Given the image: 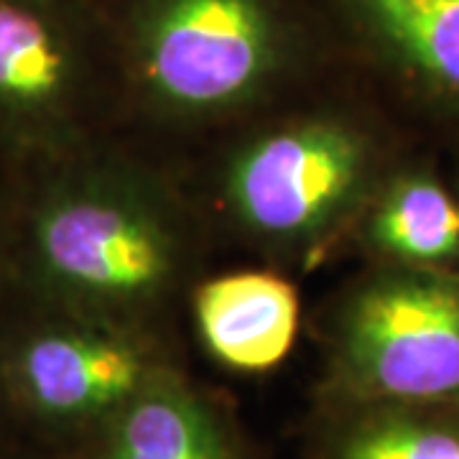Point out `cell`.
<instances>
[{
    "instance_id": "6da1fadb",
    "label": "cell",
    "mask_w": 459,
    "mask_h": 459,
    "mask_svg": "<svg viewBox=\"0 0 459 459\" xmlns=\"http://www.w3.org/2000/svg\"><path fill=\"white\" fill-rule=\"evenodd\" d=\"M11 228L8 279L39 307L153 294L169 273V240L131 202L69 179L41 181Z\"/></svg>"
},
{
    "instance_id": "7a4b0ae2",
    "label": "cell",
    "mask_w": 459,
    "mask_h": 459,
    "mask_svg": "<svg viewBox=\"0 0 459 459\" xmlns=\"http://www.w3.org/2000/svg\"><path fill=\"white\" fill-rule=\"evenodd\" d=\"M340 370L358 403L459 406V283L385 279L347 314Z\"/></svg>"
},
{
    "instance_id": "ba28073f",
    "label": "cell",
    "mask_w": 459,
    "mask_h": 459,
    "mask_svg": "<svg viewBox=\"0 0 459 459\" xmlns=\"http://www.w3.org/2000/svg\"><path fill=\"white\" fill-rule=\"evenodd\" d=\"M100 459H238L214 409L159 376L100 431Z\"/></svg>"
},
{
    "instance_id": "8fae6325",
    "label": "cell",
    "mask_w": 459,
    "mask_h": 459,
    "mask_svg": "<svg viewBox=\"0 0 459 459\" xmlns=\"http://www.w3.org/2000/svg\"><path fill=\"white\" fill-rule=\"evenodd\" d=\"M373 235L403 261L439 263L459 253V204L427 177L395 184L376 214Z\"/></svg>"
},
{
    "instance_id": "7c38bea8",
    "label": "cell",
    "mask_w": 459,
    "mask_h": 459,
    "mask_svg": "<svg viewBox=\"0 0 459 459\" xmlns=\"http://www.w3.org/2000/svg\"><path fill=\"white\" fill-rule=\"evenodd\" d=\"M8 255H11V225H0V283L8 279Z\"/></svg>"
},
{
    "instance_id": "9c48e42d",
    "label": "cell",
    "mask_w": 459,
    "mask_h": 459,
    "mask_svg": "<svg viewBox=\"0 0 459 459\" xmlns=\"http://www.w3.org/2000/svg\"><path fill=\"white\" fill-rule=\"evenodd\" d=\"M370 31L401 65L459 100V0H358Z\"/></svg>"
},
{
    "instance_id": "277c9868",
    "label": "cell",
    "mask_w": 459,
    "mask_h": 459,
    "mask_svg": "<svg viewBox=\"0 0 459 459\" xmlns=\"http://www.w3.org/2000/svg\"><path fill=\"white\" fill-rule=\"evenodd\" d=\"M271 49L258 0H164L143 36V69L166 102L210 110L261 82Z\"/></svg>"
},
{
    "instance_id": "8992f818",
    "label": "cell",
    "mask_w": 459,
    "mask_h": 459,
    "mask_svg": "<svg viewBox=\"0 0 459 459\" xmlns=\"http://www.w3.org/2000/svg\"><path fill=\"white\" fill-rule=\"evenodd\" d=\"M80 87V56L54 0H0V148L13 159L54 148Z\"/></svg>"
},
{
    "instance_id": "30bf717a",
    "label": "cell",
    "mask_w": 459,
    "mask_h": 459,
    "mask_svg": "<svg viewBox=\"0 0 459 459\" xmlns=\"http://www.w3.org/2000/svg\"><path fill=\"white\" fill-rule=\"evenodd\" d=\"M329 444V459H459V419L444 406L362 403Z\"/></svg>"
},
{
    "instance_id": "52a82bcc",
    "label": "cell",
    "mask_w": 459,
    "mask_h": 459,
    "mask_svg": "<svg viewBox=\"0 0 459 459\" xmlns=\"http://www.w3.org/2000/svg\"><path fill=\"white\" fill-rule=\"evenodd\" d=\"M197 327L217 360L232 370L261 373L291 352L299 299L294 286L273 273L220 276L199 289Z\"/></svg>"
},
{
    "instance_id": "3957f363",
    "label": "cell",
    "mask_w": 459,
    "mask_h": 459,
    "mask_svg": "<svg viewBox=\"0 0 459 459\" xmlns=\"http://www.w3.org/2000/svg\"><path fill=\"white\" fill-rule=\"evenodd\" d=\"M0 332V416L47 437L100 429L159 376L128 340L51 319Z\"/></svg>"
},
{
    "instance_id": "5b68a950",
    "label": "cell",
    "mask_w": 459,
    "mask_h": 459,
    "mask_svg": "<svg viewBox=\"0 0 459 459\" xmlns=\"http://www.w3.org/2000/svg\"><path fill=\"white\" fill-rule=\"evenodd\" d=\"M360 141L342 126L316 123L268 135L232 166L230 199L250 228L301 235L325 225L362 174Z\"/></svg>"
}]
</instances>
